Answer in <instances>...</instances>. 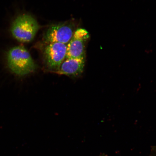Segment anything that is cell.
<instances>
[{
    "mask_svg": "<svg viewBox=\"0 0 156 156\" xmlns=\"http://www.w3.org/2000/svg\"><path fill=\"white\" fill-rule=\"evenodd\" d=\"M7 60L9 69L17 76L28 75L36 69V64L32 56L24 46L11 48L7 52Z\"/></svg>",
    "mask_w": 156,
    "mask_h": 156,
    "instance_id": "1",
    "label": "cell"
},
{
    "mask_svg": "<svg viewBox=\"0 0 156 156\" xmlns=\"http://www.w3.org/2000/svg\"><path fill=\"white\" fill-rule=\"evenodd\" d=\"M39 29L38 24L34 17L23 14L13 21L10 30L13 37L18 41L29 42L34 38Z\"/></svg>",
    "mask_w": 156,
    "mask_h": 156,
    "instance_id": "2",
    "label": "cell"
},
{
    "mask_svg": "<svg viewBox=\"0 0 156 156\" xmlns=\"http://www.w3.org/2000/svg\"><path fill=\"white\" fill-rule=\"evenodd\" d=\"M89 37V33L85 29H77L67 44L66 58H85V45Z\"/></svg>",
    "mask_w": 156,
    "mask_h": 156,
    "instance_id": "3",
    "label": "cell"
},
{
    "mask_svg": "<svg viewBox=\"0 0 156 156\" xmlns=\"http://www.w3.org/2000/svg\"><path fill=\"white\" fill-rule=\"evenodd\" d=\"M73 26L67 23L52 25L47 30L44 38L48 44L58 43L67 44L74 34Z\"/></svg>",
    "mask_w": 156,
    "mask_h": 156,
    "instance_id": "4",
    "label": "cell"
},
{
    "mask_svg": "<svg viewBox=\"0 0 156 156\" xmlns=\"http://www.w3.org/2000/svg\"><path fill=\"white\" fill-rule=\"evenodd\" d=\"M67 44L54 43L48 44L44 49V55L47 64L52 69H57L66 59Z\"/></svg>",
    "mask_w": 156,
    "mask_h": 156,
    "instance_id": "5",
    "label": "cell"
},
{
    "mask_svg": "<svg viewBox=\"0 0 156 156\" xmlns=\"http://www.w3.org/2000/svg\"><path fill=\"white\" fill-rule=\"evenodd\" d=\"M85 64V58H66L56 73L59 75L76 76L82 73Z\"/></svg>",
    "mask_w": 156,
    "mask_h": 156,
    "instance_id": "6",
    "label": "cell"
}]
</instances>
